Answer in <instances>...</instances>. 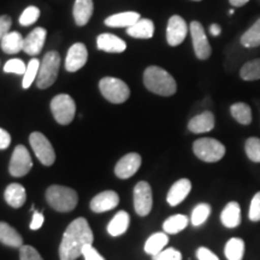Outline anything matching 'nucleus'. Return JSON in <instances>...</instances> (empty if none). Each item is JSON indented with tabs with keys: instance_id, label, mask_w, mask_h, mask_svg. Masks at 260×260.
<instances>
[{
	"instance_id": "nucleus-1",
	"label": "nucleus",
	"mask_w": 260,
	"mask_h": 260,
	"mask_svg": "<svg viewBox=\"0 0 260 260\" xmlns=\"http://www.w3.org/2000/svg\"><path fill=\"white\" fill-rule=\"evenodd\" d=\"M94 235L86 218H77L64 232L59 246L60 260H76L86 245H93Z\"/></svg>"
},
{
	"instance_id": "nucleus-2",
	"label": "nucleus",
	"mask_w": 260,
	"mask_h": 260,
	"mask_svg": "<svg viewBox=\"0 0 260 260\" xmlns=\"http://www.w3.org/2000/svg\"><path fill=\"white\" fill-rule=\"evenodd\" d=\"M144 83L149 92L161 96L174 95L177 84L174 77L160 67L151 65L144 73Z\"/></svg>"
},
{
	"instance_id": "nucleus-3",
	"label": "nucleus",
	"mask_w": 260,
	"mask_h": 260,
	"mask_svg": "<svg viewBox=\"0 0 260 260\" xmlns=\"http://www.w3.org/2000/svg\"><path fill=\"white\" fill-rule=\"evenodd\" d=\"M46 200L58 212H69L77 206L79 197L74 189L64 186H51L46 190Z\"/></svg>"
},
{
	"instance_id": "nucleus-4",
	"label": "nucleus",
	"mask_w": 260,
	"mask_h": 260,
	"mask_svg": "<svg viewBox=\"0 0 260 260\" xmlns=\"http://www.w3.org/2000/svg\"><path fill=\"white\" fill-rule=\"evenodd\" d=\"M60 67V56L56 51H50L42 58L39 68L37 84L40 89H46L56 82Z\"/></svg>"
},
{
	"instance_id": "nucleus-5",
	"label": "nucleus",
	"mask_w": 260,
	"mask_h": 260,
	"mask_svg": "<svg viewBox=\"0 0 260 260\" xmlns=\"http://www.w3.org/2000/svg\"><path fill=\"white\" fill-rule=\"evenodd\" d=\"M194 154L205 162H216L225 154V146L212 138H201L194 141Z\"/></svg>"
},
{
	"instance_id": "nucleus-6",
	"label": "nucleus",
	"mask_w": 260,
	"mask_h": 260,
	"mask_svg": "<svg viewBox=\"0 0 260 260\" xmlns=\"http://www.w3.org/2000/svg\"><path fill=\"white\" fill-rule=\"evenodd\" d=\"M99 89L103 96L112 104H122L130 96V89L124 81L116 77H104L99 82Z\"/></svg>"
},
{
	"instance_id": "nucleus-7",
	"label": "nucleus",
	"mask_w": 260,
	"mask_h": 260,
	"mask_svg": "<svg viewBox=\"0 0 260 260\" xmlns=\"http://www.w3.org/2000/svg\"><path fill=\"white\" fill-rule=\"evenodd\" d=\"M51 111L59 124L68 125L73 122L76 113V104L69 94H58L52 99Z\"/></svg>"
},
{
	"instance_id": "nucleus-8",
	"label": "nucleus",
	"mask_w": 260,
	"mask_h": 260,
	"mask_svg": "<svg viewBox=\"0 0 260 260\" xmlns=\"http://www.w3.org/2000/svg\"><path fill=\"white\" fill-rule=\"evenodd\" d=\"M29 144H30L37 158L45 167H51L56 161L54 149L44 134L39 132L31 133L30 136H29Z\"/></svg>"
},
{
	"instance_id": "nucleus-9",
	"label": "nucleus",
	"mask_w": 260,
	"mask_h": 260,
	"mask_svg": "<svg viewBox=\"0 0 260 260\" xmlns=\"http://www.w3.org/2000/svg\"><path fill=\"white\" fill-rule=\"evenodd\" d=\"M32 168V160L28 149L23 145H18L12 153L10 160L9 171L12 176L22 177L25 176Z\"/></svg>"
},
{
	"instance_id": "nucleus-10",
	"label": "nucleus",
	"mask_w": 260,
	"mask_h": 260,
	"mask_svg": "<svg viewBox=\"0 0 260 260\" xmlns=\"http://www.w3.org/2000/svg\"><path fill=\"white\" fill-rule=\"evenodd\" d=\"M153 206L152 188L146 181L136 183L134 188V209L139 216L145 217L151 212Z\"/></svg>"
},
{
	"instance_id": "nucleus-11",
	"label": "nucleus",
	"mask_w": 260,
	"mask_h": 260,
	"mask_svg": "<svg viewBox=\"0 0 260 260\" xmlns=\"http://www.w3.org/2000/svg\"><path fill=\"white\" fill-rule=\"evenodd\" d=\"M190 35L191 40H193V47L195 56L198 59L200 60H206L207 58L211 56V46L210 42L207 40L206 32L204 30L203 24L198 21H193L190 23Z\"/></svg>"
},
{
	"instance_id": "nucleus-12",
	"label": "nucleus",
	"mask_w": 260,
	"mask_h": 260,
	"mask_svg": "<svg viewBox=\"0 0 260 260\" xmlns=\"http://www.w3.org/2000/svg\"><path fill=\"white\" fill-rule=\"evenodd\" d=\"M188 34V25L181 16H172L169 18L167 28V41L171 47H176L184 41Z\"/></svg>"
},
{
	"instance_id": "nucleus-13",
	"label": "nucleus",
	"mask_w": 260,
	"mask_h": 260,
	"mask_svg": "<svg viewBox=\"0 0 260 260\" xmlns=\"http://www.w3.org/2000/svg\"><path fill=\"white\" fill-rule=\"evenodd\" d=\"M141 162L142 159L139 153H134L133 152V153L125 154L116 164V176L118 178H122V180H126V178L134 176L140 167H141Z\"/></svg>"
},
{
	"instance_id": "nucleus-14",
	"label": "nucleus",
	"mask_w": 260,
	"mask_h": 260,
	"mask_svg": "<svg viewBox=\"0 0 260 260\" xmlns=\"http://www.w3.org/2000/svg\"><path fill=\"white\" fill-rule=\"evenodd\" d=\"M87 58H88V52H87L86 46L81 42L74 44L68 51L67 59H65V69L69 73H75V71L80 70L87 63Z\"/></svg>"
},
{
	"instance_id": "nucleus-15",
	"label": "nucleus",
	"mask_w": 260,
	"mask_h": 260,
	"mask_svg": "<svg viewBox=\"0 0 260 260\" xmlns=\"http://www.w3.org/2000/svg\"><path fill=\"white\" fill-rule=\"evenodd\" d=\"M118 203L119 197L116 191L105 190L93 198L92 201H90V210L96 213L106 212V211L115 209Z\"/></svg>"
},
{
	"instance_id": "nucleus-16",
	"label": "nucleus",
	"mask_w": 260,
	"mask_h": 260,
	"mask_svg": "<svg viewBox=\"0 0 260 260\" xmlns=\"http://www.w3.org/2000/svg\"><path fill=\"white\" fill-rule=\"evenodd\" d=\"M47 32L44 28L38 27L34 30L29 32V35L24 39L23 51L29 56H38L40 53L42 47H44L45 41H46Z\"/></svg>"
},
{
	"instance_id": "nucleus-17",
	"label": "nucleus",
	"mask_w": 260,
	"mask_h": 260,
	"mask_svg": "<svg viewBox=\"0 0 260 260\" xmlns=\"http://www.w3.org/2000/svg\"><path fill=\"white\" fill-rule=\"evenodd\" d=\"M191 190V182L188 178H181L169 189L167 201L170 206H177L188 197Z\"/></svg>"
},
{
	"instance_id": "nucleus-18",
	"label": "nucleus",
	"mask_w": 260,
	"mask_h": 260,
	"mask_svg": "<svg viewBox=\"0 0 260 260\" xmlns=\"http://www.w3.org/2000/svg\"><path fill=\"white\" fill-rule=\"evenodd\" d=\"M96 45L99 50L109 52V53H122L126 48V44L121 38L109 34V32L99 35L96 39Z\"/></svg>"
},
{
	"instance_id": "nucleus-19",
	"label": "nucleus",
	"mask_w": 260,
	"mask_h": 260,
	"mask_svg": "<svg viewBox=\"0 0 260 260\" xmlns=\"http://www.w3.org/2000/svg\"><path fill=\"white\" fill-rule=\"evenodd\" d=\"M214 128V116L212 112L205 111L193 117L188 123V129L194 134L209 133Z\"/></svg>"
},
{
	"instance_id": "nucleus-20",
	"label": "nucleus",
	"mask_w": 260,
	"mask_h": 260,
	"mask_svg": "<svg viewBox=\"0 0 260 260\" xmlns=\"http://www.w3.org/2000/svg\"><path fill=\"white\" fill-rule=\"evenodd\" d=\"M220 222L225 228L234 229L241 224V207L236 201H230L220 213Z\"/></svg>"
},
{
	"instance_id": "nucleus-21",
	"label": "nucleus",
	"mask_w": 260,
	"mask_h": 260,
	"mask_svg": "<svg viewBox=\"0 0 260 260\" xmlns=\"http://www.w3.org/2000/svg\"><path fill=\"white\" fill-rule=\"evenodd\" d=\"M4 198L10 206L14 207V209H19V207L23 206L25 200H27V191L22 184L11 183L5 189Z\"/></svg>"
},
{
	"instance_id": "nucleus-22",
	"label": "nucleus",
	"mask_w": 260,
	"mask_h": 260,
	"mask_svg": "<svg viewBox=\"0 0 260 260\" xmlns=\"http://www.w3.org/2000/svg\"><path fill=\"white\" fill-rule=\"evenodd\" d=\"M93 0H76L73 10L76 24L82 27L88 23L93 15Z\"/></svg>"
},
{
	"instance_id": "nucleus-23",
	"label": "nucleus",
	"mask_w": 260,
	"mask_h": 260,
	"mask_svg": "<svg viewBox=\"0 0 260 260\" xmlns=\"http://www.w3.org/2000/svg\"><path fill=\"white\" fill-rule=\"evenodd\" d=\"M141 18L138 12L128 11L110 16L105 19V24L111 28H129Z\"/></svg>"
},
{
	"instance_id": "nucleus-24",
	"label": "nucleus",
	"mask_w": 260,
	"mask_h": 260,
	"mask_svg": "<svg viewBox=\"0 0 260 260\" xmlns=\"http://www.w3.org/2000/svg\"><path fill=\"white\" fill-rule=\"evenodd\" d=\"M0 242L14 248H21L23 246V239L17 230L5 222H0Z\"/></svg>"
},
{
	"instance_id": "nucleus-25",
	"label": "nucleus",
	"mask_w": 260,
	"mask_h": 260,
	"mask_svg": "<svg viewBox=\"0 0 260 260\" xmlns=\"http://www.w3.org/2000/svg\"><path fill=\"white\" fill-rule=\"evenodd\" d=\"M126 32L135 39H151L154 34V24L151 19L140 18L135 24L126 29Z\"/></svg>"
},
{
	"instance_id": "nucleus-26",
	"label": "nucleus",
	"mask_w": 260,
	"mask_h": 260,
	"mask_svg": "<svg viewBox=\"0 0 260 260\" xmlns=\"http://www.w3.org/2000/svg\"><path fill=\"white\" fill-rule=\"evenodd\" d=\"M130 216L126 211H119L115 214L111 222L107 225V233L111 236H121L124 234L129 228Z\"/></svg>"
},
{
	"instance_id": "nucleus-27",
	"label": "nucleus",
	"mask_w": 260,
	"mask_h": 260,
	"mask_svg": "<svg viewBox=\"0 0 260 260\" xmlns=\"http://www.w3.org/2000/svg\"><path fill=\"white\" fill-rule=\"evenodd\" d=\"M24 47V38L18 31H9L2 39V50L8 54H16Z\"/></svg>"
},
{
	"instance_id": "nucleus-28",
	"label": "nucleus",
	"mask_w": 260,
	"mask_h": 260,
	"mask_svg": "<svg viewBox=\"0 0 260 260\" xmlns=\"http://www.w3.org/2000/svg\"><path fill=\"white\" fill-rule=\"evenodd\" d=\"M169 237L167 233H155L149 236L145 243V252L149 255H155L160 253L168 245Z\"/></svg>"
},
{
	"instance_id": "nucleus-29",
	"label": "nucleus",
	"mask_w": 260,
	"mask_h": 260,
	"mask_svg": "<svg viewBox=\"0 0 260 260\" xmlns=\"http://www.w3.org/2000/svg\"><path fill=\"white\" fill-rule=\"evenodd\" d=\"M230 113L236 122L242 125H248L252 123V110L245 103H235L230 107Z\"/></svg>"
},
{
	"instance_id": "nucleus-30",
	"label": "nucleus",
	"mask_w": 260,
	"mask_h": 260,
	"mask_svg": "<svg viewBox=\"0 0 260 260\" xmlns=\"http://www.w3.org/2000/svg\"><path fill=\"white\" fill-rule=\"evenodd\" d=\"M224 254L228 260H242L245 254V242L239 237H233L226 242Z\"/></svg>"
},
{
	"instance_id": "nucleus-31",
	"label": "nucleus",
	"mask_w": 260,
	"mask_h": 260,
	"mask_svg": "<svg viewBox=\"0 0 260 260\" xmlns=\"http://www.w3.org/2000/svg\"><path fill=\"white\" fill-rule=\"evenodd\" d=\"M240 44L246 48H254L260 46V18L248 30H246L240 39Z\"/></svg>"
},
{
	"instance_id": "nucleus-32",
	"label": "nucleus",
	"mask_w": 260,
	"mask_h": 260,
	"mask_svg": "<svg viewBox=\"0 0 260 260\" xmlns=\"http://www.w3.org/2000/svg\"><path fill=\"white\" fill-rule=\"evenodd\" d=\"M189 219L184 214H175V216L169 217L162 224V230L167 234H177L186 229Z\"/></svg>"
},
{
	"instance_id": "nucleus-33",
	"label": "nucleus",
	"mask_w": 260,
	"mask_h": 260,
	"mask_svg": "<svg viewBox=\"0 0 260 260\" xmlns=\"http://www.w3.org/2000/svg\"><path fill=\"white\" fill-rule=\"evenodd\" d=\"M240 77L243 81L260 80V58L247 61L240 70Z\"/></svg>"
},
{
	"instance_id": "nucleus-34",
	"label": "nucleus",
	"mask_w": 260,
	"mask_h": 260,
	"mask_svg": "<svg viewBox=\"0 0 260 260\" xmlns=\"http://www.w3.org/2000/svg\"><path fill=\"white\" fill-rule=\"evenodd\" d=\"M211 214V206L209 204H199L194 207L193 212H191L190 216V223L193 224L194 226L203 225V224L206 222L207 218Z\"/></svg>"
},
{
	"instance_id": "nucleus-35",
	"label": "nucleus",
	"mask_w": 260,
	"mask_h": 260,
	"mask_svg": "<svg viewBox=\"0 0 260 260\" xmlns=\"http://www.w3.org/2000/svg\"><path fill=\"white\" fill-rule=\"evenodd\" d=\"M246 155L253 162H260V139L249 138L245 144Z\"/></svg>"
},
{
	"instance_id": "nucleus-36",
	"label": "nucleus",
	"mask_w": 260,
	"mask_h": 260,
	"mask_svg": "<svg viewBox=\"0 0 260 260\" xmlns=\"http://www.w3.org/2000/svg\"><path fill=\"white\" fill-rule=\"evenodd\" d=\"M39 68H40V61L37 58H32L27 65V70H25L24 76H23V88L28 89L31 86V83L34 82L35 77H38L39 74Z\"/></svg>"
},
{
	"instance_id": "nucleus-37",
	"label": "nucleus",
	"mask_w": 260,
	"mask_h": 260,
	"mask_svg": "<svg viewBox=\"0 0 260 260\" xmlns=\"http://www.w3.org/2000/svg\"><path fill=\"white\" fill-rule=\"evenodd\" d=\"M39 17H40V10L37 6H29V8L24 10L21 17H19V23L24 25V27H28V25L34 24Z\"/></svg>"
},
{
	"instance_id": "nucleus-38",
	"label": "nucleus",
	"mask_w": 260,
	"mask_h": 260,
	"mask_svg": "<svg viewBox=\"0 0 260 260\" xmlns=\"http://www.w3.org/2000/svg\"><path fill=\"white\" fill-rule=\"evenodd\" d=\"M25 70H27V67L21 59H10L4 65V71L9 74L24 75Z\"/></svg>"
},
{
	"instance_id": "nucleus-39",
	"label": "nucleus",
	"mask_w": 260,
	"mask_h": 260,
	"mask_svg": "<svg viewBox=\"0 0 260 260\" xmlns=\"http://www.w3.org/2000/svg\"><path fill=\"white\" fill-rule=\"evenodd\" d=\"M248 217L252 222H260V191L254 194L249 206Z\"/></svg>"
},
{
	"instance_id": "nucleus-40",
	"label": "nucleus",
	"mask_w": 260,
	"mask_h": 260,
	"mask_svg": "<svg viewBox=\"0 0 260 260\" xmlns=\"http://www.w3.org/2000/svg\"><path fill=\"white\" fill-rule=\"evenodd\" d=\"M19 260H44L37 249L31 246H22L19 248Z\"/></svg>"
},
{
	"instance_id": "nucleus-41",
	"label": "nucleus",
	"mask_w": 260,
	"mask_h": 260,
	"mask_svg": "<svg viewBox=\"0 0 260 260\" xmlns=\"http://www.w3.org/2000/svg\"><path fill=\"white\" fill-rule=\"evenodd\" d=\"M153 260H182V254L177 249L167 248L153 255Z\"/></svg>"
},
{
	"instance_id": "nucleus-42",
	"label": "nucleus",
	"mask_w": 260,
	"mask_h": 260,
	"mask_svg": "<svg viewBox=\"0 0 260 260\" xmlns=\"http://www.w3.org/2000/svg\"><path fill=\"white\" fill-rule=\"evenodd\" d=\"M84 260H105V258L94 248L93 245H86L82 249Z\"/></svg>"
},
{
	"instance_id": "nucleus-43",
	"label": "nucleus",
	"mask_w": 260,
	"mask_h": 260,
	"mask_svg": "<svg viewBox=\"0 0 260 260\" xmlns=\"http://www.w3.org/2000/svg\"><path fill=\"white\" fill-rule=\"evenodd\" d=\"M197 258L198 260H219L218 256L212 251H210L206 247H200L197 251Z\"/></svg>"
},
{
	"instance_id": "nucleus-44",
	"label": "nucleus",
	"mask_w": 260,
	"mask_h": 260,
	"mask_svg": "<svg viewBox=\"0 0 260 260\" xmlns=\"http://www.w3.org/2000/svg\"><path fill=\"white\" fill-rule=\"evenodd\" d=\"M11 24L12 21L11 18H10V16H0V41H2V39L9 32L10 28H11Z\"/></svg>"
},
{
	"instance_id": "nucleus-45",
	"label": "nucleus",
	"mask_w": 260,
	"mask_h": 260,
	"mask_svg": "<svg viewBox=\"0 0 260 260\" xmlns=\"http://www.w3.org/2000/svg\"><path fill=\"white\" fill-rule=\"evenodd\" d=\"M44 222H45V217L44 214L41 212H39V211H35L34 213H32V218H31V222H30V228L31 230H38L40 229V228L44 225Z\"/></svg>"
},
{
	"instance_id": "nucleus-46",
	"label": "nucleus",
	"mask_w": 260,
	"mask_h": 260,
	"mask_svg": "<svg viewBox=\"0 0 260 260\" xmlns=\"http://www.w3.org/2000/svg\"><path fill=\"white\" fill-rule=\"evenodd\" d=\"M11 144V136L6 130L0 128V149H6Z\"/></svg>"
},
{
	"instance_id": "nucleus-47",
	"label": "nucleus",
	"mask_w": 260,
	"mask_h": 260,
	"mask_svg": "<svg viewBox=\"0 0 260 260\" xmlns=\"http://www.w3.org/2000/svg\"><path fill=\"white\" fill-rule=\"evenodd\" d=\"M210 32L213 35V37H218L220 32H222V29H220V27H219L218 24L214 23V24H212L210 27Z\"/></svg>"
},
{
	"instance_id": "nucleus-48",
	"label": "nucleus",
	"mask_w": 260,
	"mask_h": 260,
	"mask_svg": "<svg viewBox=\"0 0 260 260\" xmlns=\"http://www.w3.org/2000/svg\"><path fill=\"white\" fill-rule=\"evenodd\" d=\"M249 0H229L230 5H233L234 8H241V6L246 5Z\"/></svg>"
},
{
	"instance_id": "nucleus-49",
	"label": "nucleus",
	"mask_w": 260,
	"mask_h": 260,
	"mask_svg": "<svg viewBox=\"0 0 260 260\" xmlns=\"http://www.w3.org/2000/svg\"><path fill=\"white\" fill-rule=\"evenodd\" d=\"M234 14H235V10H230L229 15H234Z\"/></svg>"
},
{
	"instance_id": "nucleus-50",
	"label": "nucleus",
	"mask_w": 260,
	"mask_h": 260,
	"mask_svg": "<svg viewBox=\"0 0 260 260\" xmlns=\"http://www.w3.org/2000/svg\"><path fill=\"white\" fill-rule=\"evenodd\" d=\"M194 2H201V0H194Z\"/></svg>"
}]
</instances>
